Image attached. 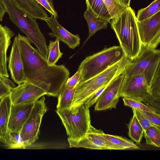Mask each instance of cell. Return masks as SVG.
I'll list each match as a JSON object with an SVG mask.
<instances>
[{
  "instance_id": "17",
  "label": "cell",
  "mask_w": 160,
  "mask_h": 160,
  "mask_svg": "<svg viewBox=\"0 0 160 160\" xmlns=\"http://www.w3.org/2000/svg\"><path fill=\"white\" fill-rule=\"evenodd\" d=\"M14 32L7 26L0 24V76L8 78L7 68V52Z\"/></svg>"
},
{
  "instance_id": "26",
  "label": "cell",
  "mask_w": 160,
  "mask_h": 160,
  "mask_svg": "<svg viewBox=\"0 0 160 160\" xmlns=\"http://www.w3.org/2000/svg\"><path fill=\"white\" fill-rule=\"evenodd\" d=\"M160 11V0H154L148 6L138 10L136 16L137 20L148 18Z\"/></svg>"
},
{
  "instance_id": "18",
  "label": "cell",
  "mask_w": 160,
  "mask_h": 160,
  "mask_svg": "<svg viewBox=\"0 0 160 160\" xmlns=\"http://www.w3.org/2000/svg\"><path fill=\"white\" fill-rule=\"evenodd\" d=\"M12 104L9 94L3 97L0 104V142L5 144L8 131V122Z\"/></svg>"
},
{
  "instance_id": "10",
  "label": "cell",
  "mask_w": 160,
  "mask_h": 160,
  "mask_svg": "<svg viewBox=\"0 0 160 160\" xmlns=\"http://www.w3.org/2000/svg\"><path fill=\"white\" fill-rule=\"evenodd\" d=\"M103 131L90 125L86 134L78 139L68 138L69 148H82L100 150H123L122 147L115 144L105 138Z\"/></svg>"
},
{
  "instance_id": "6",
  "label": "cell",
  "mask_w": 160,
  "mask_h": 160,
  "mask_svg": "<svg viewBox=\"0 0 160 160\" xmlns=\"http://www.w3.org/2000/svg\"><path fill=\"white\" fill-rule=\"evenodd\" d=\"M160 72V51L142 46L138 55L130 60L124 71L126 76L143 75L149 88Z\"/></svg>"
},
{
  "instance_id": "16",
  "label": "cell",
  "mask_w": 160,
  "mask_h": 160,
  "mask_svg": "<svg viewBox=\"0 0 160 160\" xmlns=\"http://www.w3.org/2000/svg\"><path fill=\"white\" fill-rule=\"evenodd\" d=\"M34 103L12 104L8 125V130L20 132L30 115Z\"/></svg>"
},
{
  "instance_id": "32",
  "label": "cell",
  "mask_w": 160,
  "mask_h": 160,
  "mask_svg": "<svg viewBox=\"0 0 160 160\" xmlns=\"http://www.w3.org/2000/svg\"><path fill=\"white\" fill-rule=\"evenodd\" d=\"M139 110L148 118L153 125L160 128V114L159 113L156 112Z\"/></svg>"
},
{
  "instance_id": "28",
  "label": "cell",
  "mask_w": 160,
  "mask_h": 160,
  "mask_svg": "<svg viewBox=\"0 0 160 160\" xmlns=\"http://www.w3.org/2000/svg\"><path fill=\"white\" fill-rule=\"evenodd\" d=\"M5 144L8 147V148H26L20 136L19 132L8 130Z\"/></svg>"
},
{
  "instance_id": "33",
  "label": "cell",
  "mask_w": 160,
  "mask_h": 160,
  "mask_svg": "<svg viewBox=\"0 0 160 160\" xmlns=\"http://www.w3.org/2000/svg\"><path fill=\"white\" fill-rule=\"evenodd\" d=\"M109 83L100 88L89 97L85 102L84 104L89 108L95 103L99 96Z\"/></svg>"
},
{
  "instance_id": "23",
  "label": "cell",
  "mask_w": 160,
  "mask_h": 160,
  "mask_svg": "<svg viewBox=\"0 0 160 160\" xmlns=\"http://www.w3.org/2000/svg\"><path fill=\"white\" fill-rule=\"evenodd\" d=\"M129 137L138 144H140L143 134V129L135 115L133 116L128 125Z\"/></svg>"
},
{
  "instance_id": "31",
  "label": "cell",
  "mask_w": 160,
  "mask_h": 160,
  "mask_svg": "<svg viewBox=\"0 0 160 160\" xmlns=\"http://www.w3.org/2000/svg\"><path fill=\"white\" fill-rule=\"evenodd\" d=\"M132 109L133 114L135 115L143 128V131L153 125L148 118L139 110L134 108H132Z\"/></svg>"
},
{
  "instance_id": "30",
  "label": "cell",
  "mask_w": 160,
  "mask_h": 160,
  "mask_svg": "<svg viewBox=\"0 0 160 160\" xmlns=\"http://www.w3.org/2000/svg\"><path fill=\"white\" fill-rule=\"evenodd\" d=\"M122 100L125 106L130 107L132 108L143 111L158 112L152 107L145 105L139 101L127 98H123Z\"/></svg>"
},
{
  "instance_id": "37",
  "label": "cell",
  "mask_w": 160,
  "mask_h": 160,
  "mask_svg": "<svg viewBox=\"0 0 160 160\" xmlns=\"http://www.w3.org/2000/svg\"><path fill=\"white\" fill-rule=\"evenodd\" d=\"M0 78L3 82L11 90L16 87V86L13 82L8 78L3 76H0Z\"/></svg>"
},
{
  "instance_id": "25",
  "label": "cell",
  "mask_w": 160,
  "mask_h": 160,
  "mask_svg": "<svg viewBox=\"0 0 160 160\" xmlns=\"http://www.w3.org/2000/svg\"><path fill=\"white\" fill-rule=\"evenodd\" d=\"M143 134L147 144L160 147V128L152 125L145 131Z\"/></svg>"
},
{
  "instance_id": "9",
  "label": "cell",
  "mask_w": 160,
  "mask_h": 160,
  "mask_svg": "<svg viewBox=\"0 0 160 160\" xmlns=\"http://www.w3.org/2000/svg\"><path fill=\"white\" fill-rule=\"evenodd\" d=\"M45 100L43 97L34 102L30 115L20 132L26 148L38 139L42 120L48 110Z\"/></svg>"
},
{
  "instance_id": "1",
  "label": "cell",
  "mask_w": 160,
  "mask_h": 160,
  "mask_svg": "<svg viewBox=\"0 0 160 160\" xmlns=\"http://www.w3.org/2000/svg\"><path fill=\"white\" fill-rule=\"evenodd\" d=\"M18 39L26 82L45 90L47 96L57 97L69 78V70L63 65H49L26 37Z\"/></svg>"
},
{
  "instance_id": "11",
  "label": "cell",
  "mask_w": 160,
  "mask_h": 160,
  "mask_svg": "<svg viewBox=\"0 0 160 160\" xmlns=\"http://www.w3.org/2000/svg\"><path fill=\"white\" fill-rule=\"evenodd\" d=\"M142 46L156 48L160 42V11L141 21L137 20Z\"/></svg>"
},
{
  "instance_id": "36",
  "label": "cell",
  "mask_w": 160,
  "mask_h": 160,
  "mask_svg": "<svg viewBox=\"0 0 160 160\" xmlns=\"http://www.w3.org/2000/svg\"><path fill=\"white\" fill-rule=\"evenodd\" d=\"M11 90V89L3 82L0 78V98H3L9 95Z\"/></svg>"
},
{
  "instance_id": "8",
  "label": "cell",
  "mask_w": 160,
  "mask_h": 160,
  "mask_svg": "<svg viewBox=\"0 0 160 160\" xmlns=\"http://www.w3.org/2000/svg\"><path fill=\"white\" fill-rule=\"evenodd\" d=\"M119 96L139 101L160 113V104L151 94L148 85L142 75L128 77L125 75Z\"/></svg>"
},
{
  "instance_id": "39",
  "label": "cell",
  "mask_w": 160,
  "mask_h": 160,
  "mask_svg": "<svg viewBox=\"0 0 160 160\" xmlns=\"http://www.w3.org/2000/svg\"><path fill=\"white\" fill-rule=\"evenodd\" d=\"M123 4L127 8L130 7L131 0H120Z\"/></svg>"
},
{
  "instance_id": "21",
  "label": "cell",
  "mask_w": 160,
  "mask_h": 160,
  "mask_svg": "<svg viewBox=\"0 0 160 160\" xmlns=\"http://www.w3.org/2000/svg\"><path fill=\"white\" fill-rule=\"evenodd\" d=\"M76 87H70L65 84L57 96V110H61L70 107L75 91Z\"/></svg>"
},
{
  "instance_id": "5",
  "label": "cell",
  "mask_w": 160,
  "mask_h": 160,
  "mask_svg": "<svg viewBox=\"0 0 160 160\" xmlns=\"http://www.w3.org/2000/svg\"><path fill=\"white\" fill-rule=\"evenodd\" d=\"M124 56L120 46H114L105 48L102 51L87 57L82 62L78 68V71L81 75L79 82L102 72L120 61Z\"/></svg>"
},
{
  "instance_id": "34",
  "label": "cell",
  "mask_w": 160,
  "mask_h": 160,
  "mask_svg": "<svg viewBox=\"0 0 160 160\" xmlns=\"http://www.w3.org/2000/svg\"><path fill=\"white\" fill-rule=\"evenodd\" d=\"M48 11L51 15L57 18L58 17L57 12L52 8L47 0H34Z\"/></svg>"
},
{
  "instance_id": "41",
  "label": "cell",
  "mask_w": 160,
  "mask_h": 160,
  "mask_svg": "<svg viewBox=\"0 0 160 160\" xmlns=\"http://www.w3.org/2000/svg\"><path fill=\"white\" fill-rule=\"evenodd\" d=\"M2 98H0V104L1 103V102L2 101Z\"/></svg>"
},
{
  "instance_id": "13",
  "label": "cell",
  "mask_w": 160,
  "mask_h": 160,
  "mask_svg": "<svg viewBox=\"0 0 160 160\" xmlns=\"http://www.w3.org/2000/svg\"><path fill=\"white\" fill-rule=\"evenodd\" d=\"M47 94L42 88L25 82L11 89L9 95L12 104L15 105L34 103Z\"/></svg>"
},
{
  "instance_id": "22",
  "label": "cell",
  "mask_w": 160,
  "mask_h": 160,
  "mask_svg": "<svg viewBox=\"0 0 160 160\" xmlns=\"http://www.w3.org/2000/svg\"><path fill=\"white\" fill-rule=\"evenodd\" d=\"M86 2L94 16L110 22L111 17L102 0H86Z\"/></svg>"
},
{
  "instance_id": "7",
  "label": "cell",
  "mask_w": 160,
  "mask_h": 160,
  "mask_svg": "<svg viewBox=\"0 0 160 160\" xmlns=\"http://www.w3.org/2000/svg\"><path fill=\"white\" fill-rule=\"evenodd\" d=\"M56 112L60 118L69 138L78 139L84 136L91 124L89 108L84 104Z\"/></svg>"
},
{
  "instance_id": "15",
  "label": "cell",
  "mask_w": 160,
  "mask_h": 160,
  "mask_svg": "<svg viewBox=\"0 0 160 160\" xmlns=\"http://www.w3.org/2000/svg\"><path fill=\"white\" fill-rule=\"evenodd\" d=\"M52 32L48 33L52 38L56 37L70 48L73 49L80 44V38L78 34L74 35L63 27L52 15L45 21Z\"/></svg>"
},
{
  "instance_id": "20",
  "label": "cell",
  "mask_w": 160,
  "mask_h": 160,
  "mask_svg": "<svg viewBox=\"0 0 160 160\" xmlns=\"http://www.w3.org/2000/svg\"><path fill=\"white\" fill-rule=\"evenodd\" d=\"M87 9L83 13L84 18L88 24L89 35L84 41L83 45L98 31L103 29H107L110 21L105 20L94 15L88 5L86 3Z\"/></svg>"
},
{
  "instance_id": "24",
  "label": "cell",
  "mask_w": 160,
  "mask_h": 160,
  "mask_svg": "<svg viewBox=\"0 0 160 160\" xmlns=\"http://www.w3.org/2000/svg\"><path fill=\"white\" fill-rule=\"evenodd\" d=\"M59 41L57 38L55 41L50 40L49 45L47 46L48 55L47 60L49 65H55L63 54L60 50Z\"/></svg>"
},
{
  "instance_id": "19",
  "label": "cell",
  "mask_w": 160,
  "mask_h": 160,
  "mask_svg": "<svg viewBox=\"0 0 160 160\" xmlns=\"http://www.w3.org/2000/svg\"><path fill=\"white\" fill-rule=\"evenodd\" d=\"M24 12L36 19L46 21L49 18L42 6L34 0H13Z\"/></svg>"
},
{
  "instance_id": "4",
  "label": "cell",
  "mask_w": 160,
  "mask_h": 160,
  "mask_svg": "<svg viewBox=\"0 0 160 160\" xmlns=\"http://www.w3.org/2000/svg\"><path fill=\"white\" fill-rule=\"evenodd\" d=\"M129 62V60L124 56L120 61L102 72L78 83L76 87L71 107L84 104L87 99L92 94L122 73Z\"/></svg>"
},
{
  "instance_id": "40",
  "label": "cell",
  "mask_w": 160,
  "mask_h": 160,
  "mask_svg": "<svg viewBox=\"0 0 160 160\" xmlns=\"http://www.w3.org/2000/svg\"><path fill=\"white\" fill-rule=\"evenodd\" d=\"M47 0L51 6L52 7V8L53 9H54L53 3V0Z\"/></svg>"
},
{
  "instance_id": "12",
  "label": "cell",
  "mask_w": 160,
  "mask_h": 160,
  "mask_svg": "<svg viewBox=\"0 0 160 160\" xmlns=\"http://www.w3.org/2000/svg\"><path fill=\"white\" fill-rule=\"evenodd\" d=\"M125 77L124 72L109 82L96 101L95 111L116 108L120 98L119 91Z\"/></svg>"
},
{
  "instance_id": "38",
  "label": "cell",
  "mask_w": 160,
  "mask_h": 160,
  "mask_svg": "<svg viewBox=\"0 0 160 160\" xmlns=\"http://www.w3.org/2000/svg\"><path fill=\"white\" fill-rule=\"evenodd\" d=\"M6 12V9L1 0H0V21L2 20Z\"/></svg>"
},
{
  "instance_id": "2",
  "label": "cell",
  "mask_w": 160,
  "mask_h": 160,
  "mask_svg": "<svg viewBox=\"0 0 160 160\" xmlns=\"http://www.w3.org/2000/svg\"><path fill=\"white\" fill-rule=\"evenodd\" d=\"M116 33L125 56L132 60L139 54L142 45L139 35L134 10L130 7L109 22Z\"/></svg>"
},
{
  "instance_id": "27",
  "label": "cell",
  "mask_w": 160,
  "mask_h": 160,
  "mask_svg": "<svg viewBox=\"0 0 160 160\" xmlns=\"http://www.w3.org/2000/svg\"><path fill=\"white\" fill-rule=\"evenodd\" d=\"M103 136L112 143L123 148L125 150L138 149L139 148L132 141L126 138L105 133H103Z\"/></svg>"
},
{
  "instance_id": "29",
  "label": "cell",
  "mask_w": 160,
  "mask_h": 160,
  "mask_svg": "<svg viewBox=\"0 0 160 160\" xmlns=\"http://www.w3.org/2000/svg\"><path fill=\"white\" fill-rule=\"evenodd\" d=\"M111 17L114 18L125 10L126 7L120 0H102Z\"/></svg>"
},
{
  "instance_id": "14",
  "label": "cell",
  "mask_w": 160,
  "mask_h": 160,
  "mask_svg": "<svg viewBox=\"0 0 160 160\" xmlns=\"http://www.w3.org/2000/svg\"><path fill=\"white\" fill-rule=\"evenodd\" d=\"M8 66L11 77L16 83L19 85L26 81L18 36L14 38L12 45Z\"/></svg>"
},
{
  "instance_id": "3",
  "label": "cell",
  "mask_w": 160,
  "mask_h": 160,
  "mask_svg": "<svg viewBox=\"0 0 160 160\" xmlns=\"http://www.w3.org/2000/svg\"><path fill=\"white\" fill-rule=\"evenodd\" d=\"M1 0L11 21L47 59L48 53L46 41L36 19L22 9L13 0Z\"/></svg>"
},
{
  "instance_id": "35",
  "label": "cell",
  "mask_w": 160,
  "mask_h": 160,
  "mask_svg": "<svg viewBox=\"0 0 160 160\" xmlns=\"http://www.w3.org/2000/svg\"><path fill=\"white\" fill-rule=\"evenodd\" d=\"M80 72L78 71L72 76L68 78L65 84L69 87H76L80 81Z\"/></svg>"
}]
</instances>
